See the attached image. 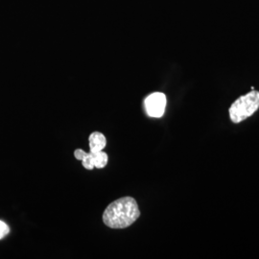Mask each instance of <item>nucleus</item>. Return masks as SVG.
Segmentation results:
<instances>
[{
    "instance_id": "nucleus-4",
    "label": "nucleus",
    "mask_w": 259,
    "mask_h": 259,
    "mask_svg": "<svg viewBox=\"0 0 259 259\" xmlns=\"http://www.w3.org/2000/svg\"><path fill=\"white\" fill-rule=\"evenodd\" d=\"M90 148L91 152L95 153L103 151L107 145V139L106 137L100 132H93L90 136Z\"/></svg>"
},
{
    "instance_id": "nucleus-5",
    "label": "nucleus",
    "mask_w": 259,
    "mask_h": 259,
    "mask_svg": "<svg viewBox=\"0 0 259 259\" xmlns=\"http://www.w3.org/2000/svg\"><path fill=\"white\" fill-rule=\"evenodd\" d=\"M108 155L104 151H99L93 153V160H94V167L101 169L107 165L108 163Z\"/></svg>"
},
{
    "instance_id": "nucleus-8",
    "label": "nucleus",
    "mask_w": 259,
    "mask_h": 259,
    "mask_svg": "<svg viewBox=\"0 0 259 259\" xmlns=\"http://www.w3.org/2000/svg\"><path fill=\"white\" fill-rule=\"evenodd\" d=\"M85 154H87V153H85L83 150H81V149H77V150H75V157H76L77 159H79V160H82Z\"/></svg>"
},
{
    "instance_id": "nucleus-6",
    "label": "nucleus",
    "mask_w": 259,
    "mask_h": 259,
    "mask_svg": "<svg viewBox=\"0 0 259 259\" xmlns=\"http://www.w3.org/2000/svg\"><path fill=\"white\" fill-rule=\"evenodd\" d=\"M82 162H83V166L85 169H88V170L93 169L94 168V160H93V152L87 153L82 159Z\"/></svg>"
},
{
    "instance_id": "nucleus-7",
    "label": "nucleus",
    "mask_w": 259,
    "mask_h": 259,
    "mask_svg": "<svg viewBox=\"0 0 259 259\" xmlns=\"http://www.w3.org/2000/svg\"><path fill=\"white\" fill-rule=\"evenodd\" d=\"M10 232L9 226L0 220V239L4 238Z\"/></svg>"
},
{
    "instance_id": "nucleus-3",
    "label": "nucleus",
    "mask_w": 259,
    "mask_h": 259,
    "mask_svg": "<svg viewBox=\"0 0 259 259\" xmlns=\"http://www.w3.org/2000/svg\"><path fill=\"white\" fill-rule=\"evenodd\" d=\"M166 96L161 93H154L144 100V108L150 117L159 118L164 114L166 108Z\"/></svg>"
},
{
    "instance_id": "nucleus-1",
    "label": "nucleus",
    "mask_w": 259,
    "mask_h": 259,
    "mask_svg": "<svg viewBox=\"0 0 259 259\" xmlns=\"http://www.w3.org/2000/svg\"><path fill=\"white\" fill-rule=\"evenodd\" d=\"M140 216L139 204L132 197H123L111 204L103 213V222L111 229H125Z\"/></svg>"
},
{
    "instance_id": "nucleus-2",
    "label": "nucleus",
    "mask_w": 259,
    "mask_h": 259,
    "mask_svg": "<svg viewBox=\"0 0 259 259\" xmlns=\"http://www.w3.org/2000/svg\"><path fill=\"white\" fill-rule=\"evenodd\" d=\"M259 109V93H250L239 97L230 108V117L233 123H240L251 116Z\"/></svg>"
}]
</instances>
